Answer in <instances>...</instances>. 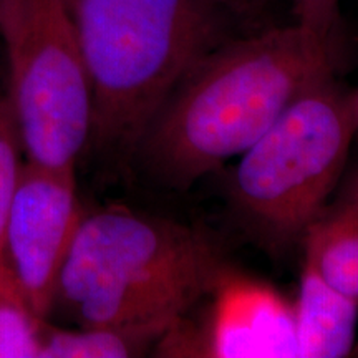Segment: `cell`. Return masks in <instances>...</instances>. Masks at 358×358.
<instances>
[{
  "label": "cell",
  "mask_w": 358,
  "mask_h": 358,
  "mask_svg": "<svg viewBox=\"0 0 358 358\" xmlns=\"http://www.w3.org/2000/svg\"><path fill=\"white\" fill-rule=\"evenodd\" d=\"M357 133H358V127H357ZM350 196H353V198H358V176H357L355 185H353V189L350 192Z\"/></svg>",
  "instance_id": "obj_15"
},
{
  "label": "cell",
  "mask_w": 358,
  "mask_h": 358,
  "mask_svg": "<svg viewBox=\"0 0 358 358\" xmlns=\"http://www.w3.org/2000/svg\"><path fill=\"white\" fill-rule=\"evenodd\" d=\"M357 127L358 90L335 75L306 90L239 156L236 211L268 243L302 241L342 176Z\"/></svg>",
  "instance_id": "obj_4"
},
{
  "label": "cell",
  "mask_w": 358,
  "mask_h": 358,
  "mask_svg": "<svg viewBox=\"0 0 358 358\" xmlns=\"http://www.w3.org/2000/svg\"><path fill=\"white\" fill-rule=\"evenodd\" d=\"M158 340L146 334L108 327L62 329L45 320L40 358H127L140 357Z\"/></svg>",
  "instance_id": "obj_10"
},
{
  "label": "cell",
  "mask_w": 358,
  "mask_h": 358,
  "mask_svg": "<svg viewBox=\"0 0 358 358\" xmlns=\"http://www.w3.org/2000/svg\"><path fill=\"white\" fill-rule=\"evenodd\" d=\"M20 153H24V150L15 115L8 98L0 95V268L7 266L3 259V227L19 179Z\"/></svg>",
  "instance_id": "obj_12"
},
{
  "label": "cell",
  "mask_w": 358,
  "mask_h": 358,
  "mask_svg": "<svg viewBox=\"0 0 358 358\" xmlns=\"http://www.w3.org/2000/svg\"><path fill=\"white\" fill-rule=\"evenodd\" d=\"M338 52L297 24L236 35L178 80L136 153L173 189L239 158L295 98L335 75Z\"/></svg>",
  "instance_id": "obj_1"
},
{
  "label": "cell",
  "mask_w": 358,
  "mask_h": 358,
  "mask_svg": "<svg viewBox=\"0 0 358 358\" xmlns=\"http://www.w3.org/2000/svg\"><path fill=\"white\" fill-rule=\"evenodd\" d=\"M45 320L25 301L8 266L0 268V358H40Z\"/></svg>",
  "instance_id": "obj_11"
},
{
  "label": "cell",
  "mask_w": 358,
  "mask_h": 358,
  "mask_svg": "<svg viewBox=\"0 0 358 358\" xmlns=\"http://www.w3.org/2000/svg\"><path fill=\"white\" fill-rule=\"evenodd\" d=\"M227 272L203 231L127 208L98 209L80 219L53 307L80 327L133 330L159 342Z\"/></svg>",
  "instance_id": "obj_2"
},
{
  "label": "cell",
  "mask_w": 358,
  "mask_h": 358,
  "mask_svg": "<svg viewBox=\"0 0 358 358\" xmlns=\"http://www.w3.org/2000/svg\"><path fill=\"white\" fill-rule=\"evenodd\" d=\"M294 313L299 357L352 355L358 340V301L329 284L308 261H303Z\"/></svg>",
  "instance_id": "obj_8"
},
{
  "label": "cell",
  "mask_w": 358,
  "mask_h": 358,
  "mask_svg": "<svg viewBox=\"0 0 358 358\" xmlns=\"http://www.w3.org/2000/svg\"><path fill=\"white\" fill-rule=\"evenodd\" d=\"M306 261L335 289L358 301V198L348 196L308 227Z\"/></svg>",
  "instance_id": "obj_9"
},
{
  "label": "cell",
  "mask_w": 358,
  "mask_h": 358,
  "mask_svg": "<svg viewBox=\"0 0 358 358\" xmlns=\"http://www.w3.org/2000/svg\"><path fill=\"white\" fill-rule=\"evenodd\" d=\"M93 92L92 140L106 153H136L178 80L232 37L211 0H64Z\"/></svg>",
  "instance_id": "obj_3"
},
{
  "label": "cell",
  "mask_w": 358,
  "mask_h": 358,
  "mask_svg": "<svg viewBox=\"0 0 358 358\" xmlns=\"http://www.w3.org/2000/svg\"><path fill=\"white\" fill-rule=\"evenodd\" d=\"M8 101L27 161L75 171L92 140L93 92L64 0H3Z\"/></svg>",
  "instance_id": "obj_5"
},
{
  "label": "cell",
  "mask_w": 358,
  "mask_h": 358,
  "mask_svg": "<svg viewBox=\"0 0 358 358\" xmlns=\"http://www.w3.org/2000/svg\"><path fill=\"white\" fill-rule=\"evenodd\" d=\"M2 6H3V0H0V12H2Z\"/></svg>",
  "instance_id": "obj_17"
},
{
  "label": "cell",
  "mask_w": 358,
  "mask_h": 358,
  "mask_svg": "<svg viewBox=\"0 0 358 358\" xmlns=\"http://www.w3.org/2000/svg\"><path fill=\"white\" fill-rule=\"evenodd\" d=\"M209 357H299L295 313L267 285L227 272L213 290Z\"/></svg>",
  "instance_id": "obj_7"
},
{
  "label": "cell",
  "mask_w": 358,
  "mask_h": 358,
  "mask_svg": "<svg viewBox=\"0 0 358 358\" xmlns=\"http://www.w3.org/2000/svg\"><path fill=\"white\" fill-rule=\"evenodd\" d=\"M82 216L75 171L22 163L3 227V259L43 319L53 310L58 275Z\"/></svg>",
  "instance_id": "obj_6"
},
{
  "label": "cell",
  "mask_w": 358,
  "mask_h": 358,
  "mask_svg": "<svg viewBox=\"0 0 358 358\" xmlns=\"http://www.w3.org/2000/svg\"><path fill=\"white\" fill-rule=\"evenodd\" d=\"M352 355H357L358 357V340H357V345H355V348H353V353Z\"/></svg>",
  "instance_id": "obj_16"
},
{
  "label": "cell",
  "mask_w": 358,
  "mask_h": 358,
  "mask_svg": "<svg viewBox=\"0 0 358 358\" xmlns=\"http://www.w3.org/2000/svg\"><path fill=\"white\" fill-rule=\"evenodd\" d=\"M232 22H249L257 19L266 10L271 0H211Z\"/></svg>",
  "instance_id": "obj_14"
},
{
  "label": "cell",
  "mask_w": 358,
  "mask_h": 358,
  "mask_svg": "<svg viewBox=\"0 0 358 358\" xmlns=\"http://www.w3.org/2000/svg\"><path fill=\"white\" fill-rule=\"evenodd\" d=\"M294 15L303 32L338 52L340 0H294Z\"/></svg>",
  "instance_id": "obj_13"
}]
</instances>
